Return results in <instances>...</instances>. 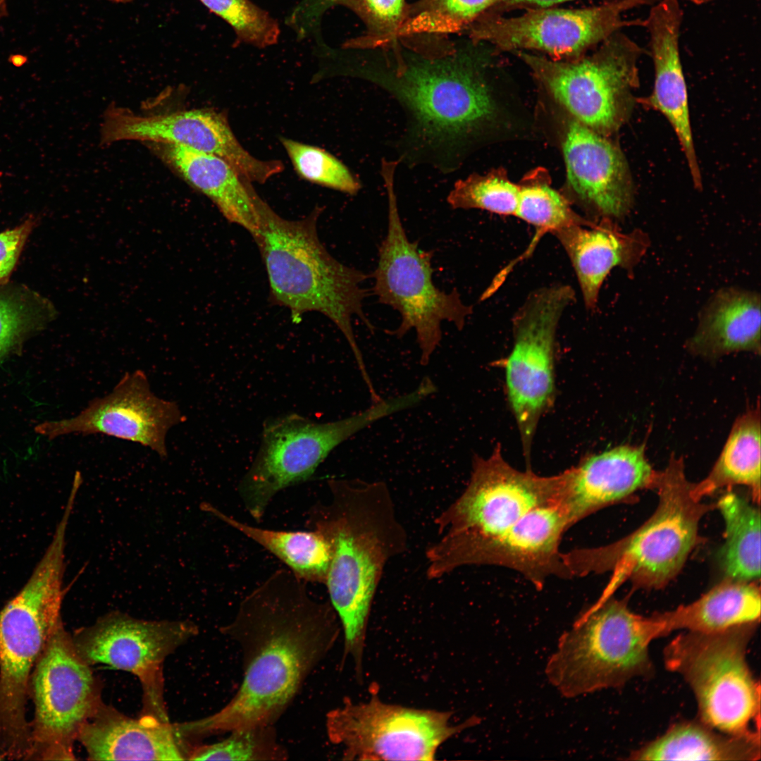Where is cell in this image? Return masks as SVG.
Returning a JSON list of instances; mask_svg holds the SVG:
<instances>
[{
	"mask_svg": "<svg viewBox=\"0 0 761 761\" xmlns=\"http://www.w3.org/2000/svg\"><path fill=\"white\" fill-rule=\"evenodd\" d=\"M6 285V284H5ZM0 285V361L52 316L49 303L22 287Z\"/></svg>",
	"mask_w": 761,
	"mask_h": 761,
	"instance_id": "d6a6232c",
	"label": "cell"
},
{
	"mask_svg": "<svg viewBox=\"0 0 761 761\" xmlns=\"http://www.w3.org/2000/svg\"><path fill=\"white\" fill-rule=\"evenodd\" d=\"M760 299L752 292L726 290L706 309L688 349L710 358L760 350Z\"/></svg>",
	"mask_w": 761,
	"mask_h": 761,
	"instance_id": "4316f807",
	"label": "cell"
},
{
	"mask_svg": "<svg viewBox=\"0 0 761 761\" xmlns=\"http://www.w3.org/2000/svg\"><path fill=\"white\" fill-rule=\"evenodd\" d=\"M280 140L302 178L349 194L360 189V183L348 168L328 151L284 137Z\"/></svg>",
	"mask_w": 761,
	"mask_h": 761,
	"instance_id": "8d00e7d4",
	"label": "cell"
},
{
	"mask_svg": "<svg viewBox=\"0 0 761 761\" xmlns=\"http://www.w3.org/2000/svg\"><path fill=\"white\" fill-rule=\"evenodd\" d=\"M106 1L115 2V3H128V2H130V1H132L133 0H106Z\"/></svg>",
	"mask_w": 761,
	"mask_h": 761,
	"instance_id": "bcb514c9",
	"label": "cell"
},
{
	"mask_svg": "<svg viewBox=\"0 0 761 761\" xmlns=\"http://www.w3.org/2000/svg\"><path fill=\"white\" fill-rule=\"evenodd\" d=\"M725 524L719 552L728 579L750 581L760 576V511L743 497L728 492L717 502Z\"/></svg>",
	"mask_w": 761,
	"mask_h": 761,
	"instance_id": "1f68e13d",
	"label": "cell"
},
{
	"mask_svg": "<svg viewBox=\"0 0 761 761\" xmlns=\"http://www.w3.org/2000/svg\"><path fill=\"white\" fill-rule=\"evenodd\" d=\"M199 1L232 26L238 40L260 48L276 43L277 22L249 0Z\"/></svg>",
	"mask_w": 761,
	"mask_h": 761,
	"instance_id": "74e56055",
	"label": "cell"
},
{
	"mask_svg": "<svg viewBox=\"0 0 761 761\" xmlns=\"http://www.w3.org/2000/svg\"><path fill=\"white\" fill-rule=\"evenodd\" d=\"M326 503L311 509L308 526L330 546L325 585L344 634V656L358 676L373 600L387 563L408 546L391 493L383 481L331 478Z\"/></svg>",
	"mask_w": 761,
	"mask_h": 761,
	"instance_id": "7a4b0ae2",
	"label": "cell"
},
{
	"mask_svg": "<svg viewBox=\"0 0 761 761\" xmlns=\"http://www.w3.org/2000/svg\"><path fill=\"white\" fill-rule=\"evenodd\" d=\"M635 7L630 1H610L581 9L530 10L516 17L486 19L473 34L503 50L536 49L557 58L575 56L624 27H643V20L622 18Z\"/></svg>",
	"mask_w": 761,
	"mask_h": 761,
	"instance_id": "ac0fdd59",
	"label": "cell"
},
{
	"mask_svg": "<svg viewBox=\"0 0 761 761\" xmlns=\"http://www.w3.org/2000/svg\"><path fill=\"white\" fill-rule=\"evenodd\" d=\"M340 0H304L292 16V23L304 32L330 5Z\"/></svg>",
	"mask_w": 761,
	"mask_h": 761,
	"instance_id": "60d3db41",
	"label": "cell"
},
{
	"mask_svg": "<svg viewBox=\"0 0 761 761\" xmlns=\"http://www.w3.org/2000/svg\"><path fill=\"white\" fill-rule=\"evenodd\" d=\"M224 739L190 750V760H283L287 753L273 725L238 729Z\"/></svg>",
	"mask_w": 761,
	"mask_h": 761,
	"instance_id": "e575fe53",
	"label": "cell"
},
{
	"mask_svg": "<svg viewBox=\"0 0 761 761\" xmlns=\"http://www.w3.org/2000/svg\"><path fill=\"white\" fill-rule=\"evenodd\" d=\"M77 739L91 760H184L189 755L169 721L147 714L132 719L103 703Z\"/></svg>",
	"mask_w": 761,
	"mask_h": 761,
	"instance_id": "cb8c5ba5",
	"label": "cell"
},
{
	"mask_svg": "<svg viewBox=\"0 0 761 761\" xmlns=\"http://www.w3.org/2000/svg\"><path fill=\"white\" fill-rule=\"evenodd\" d=\"M305 581L278 569L247 595L221 631L240 646L243 676L221 710L185 722L190 736L273 725L306 678L333 648L340 630L329 602L312 597Z\"/></svg>",
	"mask_w": 761,
	"mask_h": 761,
	"instance_id": "6da1fadb",
	"label": "cell"
},
{
	"mask_svg": "<svg viewBox=\"0 0 761 761\" xmlns=\"http://www.w3.org/2000/svg\"><path fill=\"white\" fill-rule=\"evenodd\" d=\"M515 216L536 228V237L588 221L576 214L567 200L552 188L545 175L533 174L520 183Z\"/></svg>",
	"mask_w": 761,
	"mask_h": 761,
	"instance_id": "836d02e7",
	"label": "cell"
},
{
	"mask_svg": "<svg viewBox=\"0 0 761 761\" xmlns=\"http://www.w3.org/2000/svg\"><path fill=\"white\" fill-rule=\"evenodd\" d=\"M683 10L679 0H658L643 19L650 35L655 81L646 103L662 113L674 130L694 185L702 186L691 127L686 83L679 51Z\"/></svg>",
	"mask_w": 761,
	"mask_h": 761,
	"instance_id": "603a6c76",
	"label": "cell"
},
{
	"mask_svg": "<svg viewBox=\"0 0 761 761\" xmlns=\"http://www.w3.org/2000/svg\"><path fill=\"white\" fill-rule=\"evenodd\" d=\"M149 145L190 185L208 197L228 221L255 237L258 220L249 192L252 182L217 156L173 144Z\"/></svg>",
	"mask_w": 761,
	"mask_h": 761,
	"instance_id": "484cf974",
	"label": "cell"
},
{
	"mask_svg": "<svg viewBox=\"0 0 761 761\" xmlns=\"http://www.w3.org/2000/svg\"><path fill=\"white\" fill-rule=\"evenodd\" d=\"M759 587L750 581L728 579L694 602L660 613L668 634L676 630L713 633L760 622Z\"/></svg>",
	"mask_w": 761,
	"mask_h": 761,
	"instance_id": "f1b7e54d",
	"label": "cell"
},
{
	"mask_svg": "<svg viewBox=\"0 0 761 761\" xmlns=\"http://www.w3.org/2000/svg\"><path fill=\"white\" fill-rule=\"evenodd\" d=\"M497 0H428L409 30L416 32L457 31L474 20Z\"/></svg>",
	"mask_w": 761,
	"mask_h": 761,
	"instance_id": "f35d334b",
	"label": "cell"
},
{
	"mask_svg": "<svg viewBox=\"0 0 761 761\" xmlns=\"http://www.w3.org/2000/svg\"><path fill=\"white\" fill-rule=\"evenodd\" d=\"M560 504L533 509L504 532L464 552L457 569L471 565H497L517 571L541 589L551 576L571 578L559 551L563 533L570 528Z\"/></svg>",
	"mask_w": 761,
	"mask_h": 761,
	"instance_id": "d6986e66",
	"label": "cell"
},
{
	"mask_svg": "<svg viewBox=\"0 0 761 761\" xmlns=\"http://www.w3.org/2000/svg\"><path fill=\"white\" fill-rule=\"evenodd\" d=\"M373 17L384 23H392L400 16L403 0H364Z\"/></svg>",
	"mask_w": 761,
	"mask_h": 761,
	"instance_id": "b9f144b4",
	"label": "cell"
},
{
	"mask_svg": "<svg viewBox=\"0 0 761 761\" xmlns=\"http://www.w3.org/2000/svg\"><path fill=\"white\" fill-rule=\"evenodd\" d=\"M65 539L54 538L27 581L0 610V751L26 759L25 705L32 670L62 621Z\"/></svg>",
	"mask_w": 761,
	"mask_h": 761,
	"instance_id": "8992f818",
	"label": "cell"
},
{
	"mask_svg": "<svg viewBox=\"0 0 761 761\" xmlns=\"http://www.w3.org/2000/svg\"><path fill=\"white\" fill-rule=\"evenodd\" d=\"M520 184L509 180L502 171L473 174L458 180L447 196L452 209H480L492 213L515 216Z\"/></svg>",
	"mask_w": 761,
	"mask_h": 761,
	"instance_id": "d590c367",
	"label": "cell"
},
{
	"mask_svg": "<svg viewBox=\"0 0 761 761\" xmlns=\"http://www.w3.org/2000/svg\"><path fill=\"white\" fill-rule=\"evenodd\" d=\"M575 223L553 233L572 264L586 307H595L602 284L617 266H631L645 249L643 234H624L608 220Z\"/></svg>",
	"mask_w": 761,
	"mask_h": 761,
	"instance_id": "d4e9b609",
	"label": "cell"
},
{
	"mask_svg": "<svg viewBox=\"0 0 761 761\" xmlns=\"http://www.w3.org/2000/svg\"><path fill=\"white\" fill-rule=\"evenodd\" d=\"M760 411L751 409L734 422L721 454L708 476L693 484L698 499L734 485L748 487L755 502L760 500Z\"/></svg>",
	"mask_w": 761,
	"mask_h": 761,
	"instance_id": "4dcf8cb0",
	"label": "cell"
},
{
	"mask_svg": "<svg viewBox=\"0 0 761 761\" xmlns=\"http://www.w3.org/2000/svg\"><path fill=\"white\" fill-rule=\"evenodd\" d=\"M202 509L272 553L300 579L326 583L331 550L319 531L263 528L241 521L209 503H203Z\"/></svg>",
	"mask_w": 761,
	"mask_h": 761,
	"instance_id": "f546056e",
	"label": "cell"
},
{
	"mask_svg": "<svg viewBox=\"0 0 761 761\" xmlns=\"http://www.w3.org/2000/svg\"><path fill=\"white\" fill-rule=\"evenodd\" d=\"M4 1H5V0H0V13L2 12L1 8L4 6Z\"/></svg>",
	"mask_w": 761,
	"mask_h": 761,
	"instance_id": "7dc6e473",
	"label": "cell"
},
{
	"mask_svg": "<svg viewBox=\"0 0 761 761\" xmlns=\"http://www.w3.org/2000/svg\"><path fill=\"white\" fill-rule=\"evenodd\" d=\"M692 487L682 460L672 457L657 474V508L640 527L607 545L564 554L572 576L612 572L594 606L611 598L625 581L637 588H660L679 573L699 541L700 519L712 507L696 498Z\"/></svg>",
	"mask_w": 761,
	"mask_h": 761,
	"instance_id": "277c9868",
	"label": "cell"
},
{
	"mask_svg": "<svg viewBox=\"0 0 761 761\" xmlns=\"http://www.w3.org/2000/svg\"><path fill=\"white\" fill-rule=\"evenodd\" d=\"M566 1L569 0H497V1L502 2L503 4L507 6L531 4L543 7L549 6Z\"/></svg>",
	"mask_w": 761,
	"mask_h": 761,
	"instance_id": "7bdbcfd3",
	"label": "cell"
},
{
	"mask_svg": "<svg viewBox=\"0 0 761 761\" xmlns=\"http://www.w3.org/2000/svg\"><path fill=\"white\" fill-rule=\"evenodd\" d=\"M564 471L542 476L512 466L500 445L487 458L474 455L462 493L435 519L438 538L426 550L428 569L444 576L474 545L502 533L538 507L560 503Z\"/></svg>",
	"mask_w": 761,
	"mask_h": 761,
	"instance_id": "ba28073f",
	"label": "cell"
},
{
	"mask_svg": "<svg viewBox=\"0 0 761 761\" xmlns=\"http://www.w3.org/2000/svg\"><path fill=\"white\" fill-rule=\"evenodd\" d=\"M249 192L258 220L253 238L266 267L271 302L287 308L293 321L316 311L333 322L347 341L367 388H372L352 325L357 316L373 331L363 309L368 291L361 284L369 276L338 261L320 242L316 223L321 208L302 219L288 220L276 213L252 184Z\"/></svg>",
	"mask_w": 761,
	"mask_h": 761,
	"instance_id": "3957f363",
	"label": "cell"
},
{
	"mask_svg": "<svg viewBox=\"0 0 761 761\" xmlns=\"http://www.w3.org/2000/svg\"><path fill=\"white\" fill-rule=\"evenodd\" d=\"M452 712L390 704L373 695L366 702L347 700L328 712L326 732L342 748L345 760H426L440 746L480 722L471 717L451 723Z\"/></svg>",
	"mask_w": 761,
	"mask_h": 761,
	"instance_id": "4fadbf2b",
	"label": "cell"
},
{
	"mask_svg": "<svg viewBox=\"0 0 761 761\" xmlns=\"http://www.w3.org/2000/svg\"><path fill=\"white\" fill-rule=\"evenodd\" d=\"M396 161H383L382 175L388 193V230L378 249L373 274V291L378 302L390 306L401 315V323L390 333L403 337L414 329L421 349L420 363L426 366L440 345L441 323H452L458 330L464 326L472 308L463 303L456 289L440 290L433 283V254L409 240L402 223L394 190Z\"/></svg>",
	"mask_w": 761,
	"mask_h": 761,
	"instance_id": "8fae6325",
	"label": "cell"
},
{
	"mask_svg": "<svg viewBox=\"0 0 761 761\" xmlns=\"http://www.w3.org/2000/svg\"><path fill=\"white\" fill-rule=\"evenodd\" d=\"M30 679L35 716L28 758L74 759L73 743L102 701L90 666L78 654L62 621L51 633Z\"/></svg>",
	"mask_w": 761,
	"mask_h": 761,
	"instance_id": "5bb4252c",
	"label": "cell"
},
{
	"mask_svg": "<svg viewBox=\"0 0 761 761\" xmlns=\"http://www.w3.org/2000/svg\"><path fill=\"white\" fill-rule=\"evenodd\" d=\"M760 734L717 732L698 721L681 722L631 753L632 760L755 761L760 759Z\"/></svg>",
	"mask_w": 761,
	"mask_h": 761,
	"instance_id": "83f0119b",
	"label": "cell"
},
{
	"mask_svg": "<svg viewBox=\"0 0 761 761\" xmlns=\"http://www.w3.org/2000/svg\"><path fill=\"white\" fill-rule=\"evenodd\" d=\"M122 140L181 146L217 156L228 163L237 160L242 151L225 116L210 109L144 116L111 108L101 125V141L111 144Z\"/></svg>",
	"mask_w": 761,
	"mask_h": 761,
	"instance_id": "44dd1931",
	"label": "cell"
},
{
	"mask_svg": "<svg viewBox=\"0 0 761 761\" xmlns=\"http://www.w3.org/2000/svg\"><path fill=\"white\" fill-rule=\"evenodd\" d=\"M183 418L174 401L157 396L142 370L126 373L107 395L95 397L76 416L46 421L35 431L49 439L75 433L103 434L137 443L168 456L166 436Z\"/></svg>",
	"mask_w": 761,
	"mask_h": 761,
	"instance_id": "e0dca14e",
	"label": "cell"
},
{
	"mask_svg": "<svg viewBox=\"0 0 761 761\" xmlns=\"http://www.w3.org/2000/svg\"><path fill=\"white\" fill-rule=\"evenodd\" d=\"M562 147L567 182L576 197L604 218L626 214L633 185L620 150L574 119L567 125Z\"/></svg>",
	"mask_w": 761,
	"mask_h": 761,
	"instance_id": "ffe728a7",
	"label": "cell"
},
{
	"mask_svg": "<svg viewBox=\"0 0 761 761\" xmlns=\"http://www.w3.org/2000/svg\"><path fill=\"white\" fill-rule=\"evenodd\" d=\"M35 222V218L30 217L20 225L0 233V285L7 283Z\"/></svg>",
	"mask_w": 761,
	"mask_h": 761,
	"instance_id": "ab89813d",
	"label": "cell"
},
{
	"mask_svg": "<svg viewBox=\"0 0 761 761\" xmlns=\"http://www.w3.org/2000/svg\"><path fill=\"white\" fill-rule=\"evenodd\" d=\"M602 43L593 55L572 61L517 53L574 120L600 134L617 130L626 118L644 53L620 30Z\"/></svg>",
	"mask_w": 761,
	"mask_h": 761,
	"instance_id": "7c38bea8",
	"label": "cell"
},
{
	"mask_svg": "<svg viewBox=\"0 0 761 761\" xmlns=\"http://www.w3.org/2000/svg\"><path fill=\"white\" fill-rule=\"evenodd\" d=\"M691 1L693 3H694V4H697V5H701V4H707V3L713 1L714 0H691Z\"/></svg>",
	"mask_w": 761,
	"mask_h": 761,
	"instance_id": "f6af8a7d",
	"label": "cell"
},
{
	"mask_svg": "<svg viewBox=\"0 0 761 761\" xmlns=\"http://www.w3.org/2000/svg\"><path fill=\"white\" fill-rule=\"evenodd\" d=\"M197 633V627L190 621H144L116 612L78 629L71 638L78 654L89 666L104 664L137 676L144 689L145 712L166 719L163 661Z\"/></svg>",
	"mask_w": 761,
	"mask_h": 761,
	"instance_id": "2e32d148",
	"label": "cell"
},
{
	"mask_svg": "<svg viewBox=\"0 0 761 761\" xmlns=\"http://www.w3.org/2000/svg\"><path fill=\"white\" fill-rule=\"evenodd\" d=\"M564 474L560 504L571 526L638 490L653 489L658 472L648 462L643 446L624 445L587 456Z\"/></svg>",
	"mask_w": 761,
	"mask_h": 761,
	"instance_id": "7402d4cb",
	"label": "cell"
},
{
	"mask_svg": "<svg viewBox=\"0 0 761 761\" xmlns=\"http://www.w3.org/2000/svg\"><path fill=\"white\" fill-rule=\"evenodd\" d=\"M418 402L419 396L412 391L382 399L361 412L333 421L317 422L296 413L268 419L256 457L237 488L246 511L261 521L276 495L309 480L336 447L374 422Z\"/></svg>",
	"mask_w": 761,
	"mask_h": 761,
	"instance_id": "30bf717a",
	"label": "cell"
},
{
	"mask_svg": "<svg viewBox=\"0 0 761 761\" xmlns=\"http://www.w3.org/2000/svg\"><path fill=\"white\" fill-rule=\"evenodd\" d=\"M613 1H630L633 2L636 7L638 6H652L658 0H613Z\"/></svg>",
	"mask_w": 761,
	"mask_h": 761,
	"instance_id": "ee69618b",
	"label": "cell"
},
{
	"mask_svg": "<svg viewBox=\"0 0 761 761\" xmlns=\"http://www.w3.org/2000/svg\"><path fill=\"white\" fill-rule=\"evenodd\" d=\"M757 623L713 633L686 631L664 648L667 669L695 697L699 719L724 734H760V684L747 662Z\"/></svg>",
	"mask_w": 761,
	"mask_h": 761,
	"instance_id": "9c48e42d",
	"label": "cell"
},
{
	"mask_svg": "<svg viewBox=\"0 0 761 761\" xmlns=\"http://www.w3.org/2000/svg\"><path fill=\"white\" fill-rule=\"evenodd\" d=\"M0 759H1V757H0Z\"/></svg>",
	"mask_w": 761,
	"mask_h": 761,
	"instance_id": "c3c4849f",
	"label": "cell"
},
{
	"mask_svg": "<svg viewBox=\"0 0 761 761\" xmlns=\"http://www.w3.org/2000/svg\"><path fill=\"white\" fill-rule=\"evenodd\" d=\"M573 295L568 286L542 288L530 295L514 318L506 390L528 468L538 424L555 400L556 332Z\"/></svg>",
	"mask_w": 761,
	"mask_h": 761,
	"instance_id": "9a60e30c",
	"label": "cell"
},
{
	"mask_svg": "<svg viewBox=\"0 0 761 761\" xmlns=\"http://www.w3.org/2000/svg\"><path fill=\"white\" fill-rule=\"evenodd\" d=\"M481 62L467 55L402 66L394 78H375L404 107L409 137L437 166L451 169L452 156L496 116L497 105Z\"/></svg>",
	"mask_w": 761,
	"mask_h": 761,
	"instance_id": "5b68a950",
	"label": "cell"
},
{
	"mask_svg": "<svg viewBox=\"0 0 761 761\" xmlns=\"http://www.w3.org/2000/svg\"><path fill=\"white\" fill-rule=\"evenodd\" d=\"M664 636L659 614H635L625 600L611 597L588 608L560 636L546 664V676L569 698L620 688L652 674L649 645Z\"/></svg>",
	"mask_w": 761,
	"mask_h": 761,
	"instance_id": "52a82bcc",
	"label": "cell"
}]
</instances>
